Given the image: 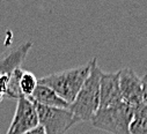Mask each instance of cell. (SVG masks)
Listing matches in <instances>:
<instances>
[{
  "instance_id": "cell-16",
  "label": "cell",
  "mask_w": 147,
  "mask_h": 134,
  "mask_svg": "<svg viewBox=\"0 0 147 134\" xmlns=\"http://www.w3.org/2000/svg\"><path fill=\"white\" fill-rule=\"evenodd\" d=\"M3 99H4V96H3L1 94H0V103H1V102H3Z\"/></svg>"
},
{
  "instance_id": "cell-9",
  "label": "cell",
  "mask_w": 147,
  "mask_h": 134,
  "mask_svg": "<svg viewBox=\"0 0 147 134\" xmlns=\"http://www.w3.org/2000/svg\"><path fill=\"white\" fill-rule=\"evenodd\" d=\"M31 102H35L40 105L48 108H58V109H68L69 104L59 97L51 88L38 83L32 95L29 97Z\"/></svg>"
},
{
  "instance_id": "cell-15",
  "label": "cell",
  "mask_w": 147,
  "mask_h": 134,
  "mask_svg": "<svg viewBox=\"0 0 147 134\" xmlns=\"http://www.w3.org/2000/svg\"><path fill=\"white\" fill-rule=\"evenodd\" d=\"M24 134H45V131H44V128H43L42 126L38 125V126H36L35 128L28 131V132L24 133Z\"/></svg>"
},
{
  "instance_id": "cell-10",
  "label": "cell",
  "mask_w": 147,
  "mask_h": 134,
  "mask_svg": "<svg viewBox=\"0 0 147 134\" xmlns=\"http://www.w3.org/2000/svg\"><path fill=\"white\" fill-rule=\"evenodd\" d=\"M37 84H38V80L35 76L34 73L29 71H23L20 78V81H19V89H20L22 97L29 98L35 91Z\"/></svg>"
},
{
  "instance_id": "cell-1",
  "label": "cell",
  "mask_w": 147,
  "mask_h": 134,
  "mask_svg": "<svg viewBox=\"0 0 147 134\" xmlns=\"http://www.w3.org/2000/svg\"><path fill=\"white\" fill-rule=\"evenodd\" d=\"M90 72L68 110L79 121H90L100 108V78L102 74L97 66V58L90 59Z\"/></svg>"
},
{
  "instance_id": "cell-13",
  "label": "cell",
  "mask_w": 147,
  "mask_h": 134,
  "mask_svg": "<svg viewBox=\"0 0 147 134\" xmlns=\"http://www.w3.org/2000/svg\"><path fill=\"white\" fill-rule=\"evenodd\" d=\"M11 75H0V94L3 96H6L8 84H9Z\"/></svg>"
},
{
  "instance_id": "cell-12",
  "label": "cell",
  "mask_w": 147,
  "mask_h": 134,
  "mask_svg": "<svg viewBox=\"0 0 147 134\" xmlns=\"http://www.w3.org/2000/svg\"><path fill=\"white\" fill-rule=\"evenodd\" d=\"M134 118H138V119H141L147 123V107L145 104H139L138 107L134 108V115H133Z\"/></svg>"
},
{
  "instance_id": "cell-11",
  "label": "cell",
  "mask_w": 147,
  "mask_h": 134,
  "mask_svg": "<svg viewBox=\"0 0 147 134\" xmlns=\"http://www.w3.org/2000/svg\"><path fill=\"white\" fill-rule=\"evenodd\" d=\"M130 134H147V123L133 117L130 125Z\"/></svg>"
},
{
  "instance_id": "cell-14",
  "label": "cell",
  "mask_w": 147,
  "mask_h": 134,
  "mask_svg": "<svg viewBox=\"0 0 147 134\" xmlns=\"http://www.w3.org/2000/svg\"><path fill=\"white\" fill-rule=\"evenodd\" d=\"M141 84H142V104L147 107V73L142 75Z\"/></svg>"
},
{
  "instance_id": "cell-6",
  "label": "cell",
  "mask_w": 147,
  "mask_h": 134,
  "mask_svg": "<svg viewBox=\"0 0 147 134\" xmlns=\"http://www.w3.org/2000/svg\"><path fill=\"white\" fill-rule=\"evenodd\" d=\"M119 89L124 102L136 108L142 103V84L141 78L132 68H123L118 71Z\"/></svg>"
},
{
  "instance_id": "cell-7",
  "label": "cell",
  "mask_w": 147,
  "mask_h": 134,
  "mask_svg": "<svg viewBox=\"0 0 147 134\" xmlns=\"http://www.w3.org/2000/svg\"><path fill=\"white\" fill-rule=\"evenodd\" d=\"M123 97L119 89V74L103 73L100 78V108H108L123 102Z\"/></svg>"
},
{
  "instance_id": "cell-2",
  "label": "cell",
  "mask_w": 147,
  "mask_h": 134,
  "mask_svg": "<svg viewBox=\"0 0 147 134\" xmlns=\"http://www.w3.org/2000/svg\"><path fill=\"white\" fill-rule=\"evenodd\" d=\"M90 60L82 67L69 68L66 71L57 72L38 80V83L51 88L59 97H61L68 104H71L77 97L80 88L89 75Z\"/></svg>"
},
{
  "instance_id": "cell-3",
  "label": "cell",
  "mask_w": 147,
  "mask_h": 134,
  "mask_svg": "<svg viewBox=\"0 0 147 134\" xmlns=\"http://www.w3.org/2000/svg\"><path fill=\"white\" fill-rule=\"evenodd\" d=\"M134 108L126 102L98 109L90 123L94 127L111 134H130V125L133 120Z\"/></svg>"
},
{
  "instance_id": "cell-8",
  "label": "cell",
  "mask_w": 147,
  "mask_h": 134,
  "mask_svg": "<svg viewBox=\"0 0 147 134\" xmlns=\"http://www.w3.org/2000/svg\"><path fill=\"white\" fill-rule=\"evenodd\" d=\"M31 48V42H24L0 54V75H12L16 68L21 67Z\"/></svg>"
},
{
  "instance_id": "cell-5",
  "label": "cell",
  "mask_w": 147,
  "mask_h": 134,
  "mask_svg": "<svg viewBox=\"0 0 147 134\" xmlns=\"http://www.w3.org/2000/svg\"><path fill=\"white\" fill-rule=\"evenodd\" d=\"M36 126H38V117L34 103L29 98L20 97L13 120L6 134H24Z\"/></svg>"
},
{
  "instance_id": "cell-4",
  "label": "cell",
  "mask_w": 147,
  "mask_h": 134,
  "mask_svg": "<svg viewBox=\"0 0 147 134\" xmlns=\"http://www.w3.org/2000/svg\"><path fill=\"white\" fill-rule=\"evenodd\" d=\"M37 112L38 125L45 131V134H65L71 127L80 123L68 109L48 108L32 102Z\"/></svg>"
}]
</instances>
